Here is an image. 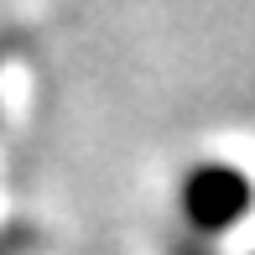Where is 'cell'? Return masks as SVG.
<instances>
[{
  "mask_svg": "<svg viewBox=\"0 0 255 255\" xmlns=\"http://www.w3.org/2000/svg\"><path fill=\"white\" fill-rule=\"evenodd\" d=\"M245 208V182L224 167H208L188 182V214L198 224H229V219Z\"/></svg>",
  "mask_w": 255,
  "mask_h": 255,
  "instance_id": "cell-1",
  "label": "cell"
}]
</instances>
